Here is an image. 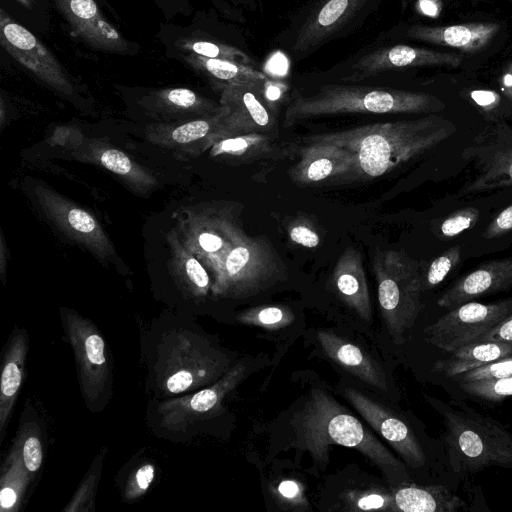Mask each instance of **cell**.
Returning <instances> with one entry per match:
<instances>
[{
	"instance_id": "cell-1",
	"label": "cell",
	"mask_w": 512,
	"mask_h": 512,
	"mask_svg": "<svg viewBox=\"0 0 512 512\" xmlns=\"http://www.w3.org/2000/svg\"><path fill=\"white\" fill-rule=\"evenodd\" d=\"M437 115L412 120L379 122L307 138L308 145L330 144L347 150L353 172L376 178L391 172L437 146L453 131Z\"/></svg>"
},
{
	"instance_id": "cell-2",
	"label": "cell",
	"mask_w": 512,
	"mask_h": 512,
	"mask_svg": "<svg viewBox=\"0 0 512 512\" xmlns=\"http://www.w3.org/2000/svg\"><path fill=\"white\" fill-rule=\"evenodd\" d=\"M293 427L294 445L308 450L317 462L325 464L328 446L337 444L357 449L389 476L406 475L402 463L325 390L311 391Z\"/></svg>"
},
{
	"instance_id": "cell-3",
	"label": "cell",
	"mask_w": 512,
	"mask_h": 512,
	"mask_svg": "<svg viewBox=\"0 0 512 512\" xmlns=\"http://www.w3.org/2000/svg\"><path fill=\"white\" fill-rule=\"evenodd\" d=\"M444 104L437 97L392 87L361 83H322L311 94L295 89L284 113V126L339 114H418L437 112Z\"/></svg>"
},
{
	"instance_id": "cell-4",
	"label": "cell",
	"mask_w": 512,
	"mask_h": 512,
	"mask_svg": "<svg viewBox=\"0 0 512 512\" xmlns=\"http://www.w3.org/2000/svg\"><path fill=\"white\" fill-rule=\"evenodd\" d=\"M384 0H308L273 39L293 63L358 30Z\"/></svg>"
},
{
	"instance_id": "cell-5",
	"label": "cell",
	"mask_w": 512,
	"mask_h": 512,
	"mask_svg": "<svg viewBox=\"0 0 512 512\" xmlns=\"http://www.w3.org/2000/svg\"><path fill=\"white\" fill-rule=\"evenodd\" d=\"M443 416L444 444L455 473L474 474L496 466L512 469V434L497 420L472 410L437 401Z\"/></svg>"
},
{
	"instance_id": "cell-6",
	"label": "cell",
	"mask_w": 512,
	"mask_h": 512,
	"mask_svg": "<svg viewBox=\"0 0 512 512\" xmlns=\"http://www.w3.org/2000/svg\"><path fill=\"white\" fill-rule=\"evenodd\" d=\"M381 314L394 342L401 344L422 308V274L405 252L377 251L372 259Z\"/></svg>"
},
{
	"instance_id": "cell-7",
	"label": "cell",
	"mask_w": 512,
	"mask_h": 512,
	"mask_svg": "<svg viewBox=\"0 0 512 512\" xmlns=\"http://www.w3.org/2000/svg\"><path fill=\"white\" fill-rule=\"evenodd\" d=\"M457 52H443L404 43L376 40L329 69L316 74L322 83H362L382 75L418 67H458Z\"/></svg>"
},
{
	"instance_id": "cell-8",
	"label": "cell",
	"mask_w": 512,
	"mask_h": 512,
	"mask_svg": "<svg viewBox=\"0 0 512 512\" xmlns=\"http://www.w3.org/2000/svg\"><path fill=\"white\" fill-rule=\"evenodd\" d=\"M287 276L286 266L264 236H245L226 256L216 273L214 294L241 299L261 293Z\"/></svg>"
},
{
	"instance_id": "cell-9",
	"label": "cell",
	"mask_w": 512,
	"mask_h": 512,
	"mask_svg": "<svg viewBox=\"0 0 512 512\" xmlns=\"http://www.w3.org/2000/svg\"><path fill=\"white\" fill-rule=\"evenodd\" d=\"M230 361L199 337L177 331L157 365V381L162 391L180 394L216 382L227 370Z\"/></svg>"
},
{
	"instance_id": "cell-10",
	"label": "cell",
	"mask_w": 512,
	"mask_h": 512,
	"mask_svg": "<svg viewBox=\"0 0 512 512\" xmlns=\"http://www.w3.org/2000/svg\"><path fill=\"white\" fill-rule=\"evenodd\" d=\"M512 314V298L494 302H466L456 306L426 327L425 339L446 352L479 342Z\"/></svg>"
},
{
	"instance_id": "cell-11",
	"label": "cell",
	"mask_w": 512,
	"mask_h": 512,
	"mask_svg": "<svg viewBox=\"0 0 512 512\" xmlns=\"http://www.w3.org/2000/svg\"><path fill=\"white\" fill-rule=\"evenodd\" d=\"M62 325L78 371L80 389L87 405L104 394L110 374L106 343L97 327L74 311L62 309Z\"/></svg>"
},
{
	"instance_id": "cell-12",
	"label": "cell",
	"mask_w": 512,
	"mask_h": 512,
	"mask_svg": "<svg viewBox=\"0 0 512 512\" xmlns=\"http://www.w3.org/2000/svg\"><path fill=\"white\" fill-rule=\"evenodd\" d=\"M267 85L257 82L216 84L220 90V104L227 111L209 140L216 143L238 135L272 133L276 124L265 94Z\"/></svg>"
},
{
	"instance_id": "cell-13",
	"label": "cell",
	"mask_w": 512,
	"mask_h": 512,
	"mask_svg": "<svg viewBox=\"0 0 512 512\" xmlns=\"http://www.w3.org/2000/svg\"><path fill=\"white\" fill-rule=\"evenodd\" d=\"M0 44L18 63L51 87L70 94L73 83L64 66L31 31L0 9Z\"/></svg>"
},
{
	"instance_id": "cell-14",
	"label": "cell",
	"mask_w": 512,
	"mask_h": 512,
	"mask_svg": "<svg viewBox=\"0 0 512 512\" xmlns=\"http://www.w3.org/2000/svg\"><path fill=\"white\" fill-rule=\"evenodd\" d=\"M501 28V24L497 22H472L447 26L401 24L382 33L378 39L422 42L475 54L487 49L499 35Z\"/></svg>"
},
{
	"instance_id": "cell-15",
	"label": "cell",
	"mask_w": 512,
	"mask_h": 512,
	"mask_svg": "<svg viewBox=\"0 0 512 512\" xmlns=\"http://www.w3.org/2000/svg\"><path fill=\"white\" fill-rule=\"evenodd\" d=\"M245 371V365L238 363L206 388L161 402L158 407L161 426L170 431H183L193 422L220 408L224 397L241 382Z\"/></svg>"
},
{
	"instance_id": "cell-16",
	"label": "cell",
	"mask_w": 512,
	"mask_h": 512,
	"mask_svg": "<svg viewBox=\"0 0 512 512\" xmlns=\"http://www.w3.org/2000/svg\"><path fill=\"white\" fill-rule=\"evenodd\" d=\"M344 396L363 419L377 431L413 468L425 464V453L412 429L388 408L353 388H346Z\"/></svg>"
},
{
	"instance_id": "cell-17",
	"label": "cell",
	"mask_w": 512,
	"mask_h": 512,
	"mask_svg": "<svg viewBox=\"0 0 512 512\" xmlns=\"http://www.w3.org/2000/svg\"><path fill=\"white\" fill-rule=\"evenodd\" d=\"M73 33L99 51L126 53L129 43L100 11L94 0H53Z\"/></svg>"
},
{
	"instance_id": "cell-18",
	"label": "cell",
	"mask_w": 512,
	"mask_h": 512,
	"mask_svg": "<svg viewBox=\"0 0 512 512\" xmlns=\"http://www.w3.org/2000/svg\"><path fill=\"white\" fill-rule=\"evenodd\" d=\"M512 288V256L486 262L456 281L438 299L452 309L475 298Z\"/></svg>"
},
{
	"instance_id": "cell-19",
	"label": "cell",
	"mask_w": 512,
	"mask_h": 512,
	"mask_svg": "<svg viewBox=\"0 0 512 512\" xmlns=\"http://www.w3.org/2000/svg\"><path fill=\"white\" fill-rule=\"evenodd\" d=\"M332 284L341 300L361 319L368 322L372 320V306L363 261L356 248L348 246L343 251L335 265Z\"/></svg>"
},
{
	"instance_id": "cell-20",
	"label": "cell",
	"mask_w": 512,
	"mask_h": 512,
	"mask_svg": "<svg viewBox=\"0 0 512 512\" xmlns=\"http://www.w3.org/2000/svg\"><path fill=\"white\" fill-rule=\"evenodd\" d=\"M317 339L325 354L340 367L363 382L387 391L386 377L381 366L357 345L325 330L317 332Z\"/></svg>"
},
{
	"instance_id": "cell-21",
	"label": "cell",
	"mask_w": 512,
	"mask_h": 512,
	"mask_svg": "<svg viewBox=\"0 0 512 512\" xmlns=\"http://www.w3.org/2000/svg\"><path fill=\"white\" fill-rule=\"evenodd\" d=\"M353 172V159L344 148L330 144H312L301 150V157L291 171L300 183H316Z\"/></svg>"
},
{
	"instance_id": "cell-22",
	"label": "cell",
	"mask_w": 512,
	"mask_h": 512,
	"mask_svg": "<svg viewBox=\"0 0 512 512\" xmlns=\"http://www.w3.org/2000/svg\"><path fill=\"white\" fill-rule=\"evenodd\" d=\"M27 336L22 331H14L4 353L0 381V442L3 441L6 428L14 408L24 375Z\"/></svg>"
},
{
	"instance_id": "cell-23",
	"label": "cell",
	"mask_w": 512,
	"mask_h": 512,
	"mask_svg": "<svg viewBox=\"0 0 512 512\" xmlns=\"http://www.w3.org/2000/svg\"><path fill=\"white\" fill-rule=\"evenodd\" d=\"M397 511L455 512L466 510V503L442 485L401 484L393 493Z\"/></svg>"
},
{
	"instance_id": "cell-24",
	"label": "cell",
	"mask_w": 512,
	"mask_h": 512,
	"mask_svg": "<svg viewBox=\"0 0 512 512\" xmlns=\"http://www.w3.org/2000/svg\"><path fill=\"white\" fill-rule=\"evenodd\" d=\"M510 355H512V344L510 343L479 341L454 350L448 358L436 362L433 370L454 378L457 375Z\"/></svg>"
},
{
	"instance_id": "cell-25",
	"label": "cell",
	"mask_w": 512,
	"mask_h": 512,
	"mask_svg": "<svg viewBox=\"0 0 512 512\" xmlns=\"http://www.w3.org/2000/svg\"><path fill=\"white\" fill-rule=\"evenodd\" d=\"M183 59L191 68L208 77L215 84L241 82L275 83L259 68L236 61L207 58L193 54H185Z\"/></svg>"
},
{
	"instance_id": "cell-26",
	"label": "cell",
	"mask_w": 512,
	"mask_h": 512,
	"mask_svg": "<svg viewBox=\"0 0 512 512\" xmlns=\"http://www.w3.org/2000/svg\"><path fill=\"white\" fill-rule=\"evenodd\" d=\"M31 478L24 465L19 444L15 441L2 467L0 478V510L2 512H14L19 509Z\"/></svg>"
},
{
	"instance_id": "cell-27",
	"label": "cell",
	"mask_w": 512,
	"mask_h": 512,
	"mask_svg": "<svg viewBox=\"0 0 512 512\" xmlns=\"http://www.w3.org/2000/svg\"><path fill=\"white\" fill-rule=\"evenodd\" d=\"M179 50L207 58L236 61L259 68L254 57L241 48L212 38L188 37L177 42Z\"/></svg>"
},
{
	"instance_id": "cell-28",
	"label": "cell",
	"mask_w": 512,
	"mask_h": 512,
	"mask_svg": "<svg viewBox=\"0 0 512 512\" xmlns=\"http://www.w3.org/2000/svg\"><path fill=\"white\" fill-rule=\"evenodd\" d=\"M155 98L158 104L175 110H195L211 114H219L226 111L222 104L217 105L187 88L161 90L156 93Z\"/></svg>"
},
{
	"instance_id": "cell-29",
	"label": "cell",
	"mask_w": 512,
	"mask_h": 512,
	"mask_svg": "<svg viewBox=\"0 0 512 512\" xmlns=\"http://www.w3.org/2000/svg\"><path fill=\"white\" fill-rule=\"evenodd\" d=\"M272 138L270 134L250 133L228 137L214 143L213 155L253 156L268 150Z\"/></svg>"
},
{
	"instance_id": "cell-30",
	"label": "cell",
	"mask_w": 512,
	"mask_h": 512,
	"mask_svg": "<svg viewBox=\"0 0 512 512\" xmlns=\"http://www.w3.org/2000/svg\"><path fill=\"white\" fill-rule=\"evenodd\" d=\"M105 451L103 450L94 460L89 472L83 478L68 505L65 512L94 511L95 495L99 481Z\"/></svg>"
},
{
	"instance_id": "cell-31",
	"label": "cell",
	"mask_w": 512,
	"mask_h": 512,
	"mask_svg": "<svg viewBox=\"0 0 512 512\" xmlns=\"http://www.w3.org/2000/svg\"><path fill=\"white\" fill-rule=\"evenodd\" d=\"M293 312L283 306H261L242 312L238 321L244 324L276 330L290 325L294 321Z\"/></svg>"
},
{
	"instance_id": "cell-32",
	"label": "cell",
	"mask_w": 512,
	"mask_h": 512,
	"mask_svg": "<svg viewBox=\"0 0 512 512\" xmlns=\"http://www.w3.org/2000/svg\"><path fill=\"white\" fill-rule=\"evenodd\" d=\"M345 499L349 509L353 511H397L393 495L382 488L352 491Z\"/></svg>"
},
{
	"instance_id": "cell-33",
	"label": "cell",
	"mask_w": 512,
	"mask_h": 512,
	"mask_svg": "<svg viewBox=\"0 0 512 512\" xmlns=\"http://www.w3.org/2000/svg\"><path fill=\"white\" fill-rule=\"evenodd\" d=\"M458 384L465 393L487 401H499L512 396V375L494 379L458 382Z\"/></svg>"
},
{
	"instance_id": "cell-34",
	"label": "cell",
	"mask_w": 512,
	"mask_h": 512,
	"mask_svg": "<svg viewBox=\"0 0 512 512\" xmlns=\"http://www.w3.org/2000/svg\"><path fill=\"white\" fill-rule=\"evenodd\" d=\"M16 441L19 444L24 465L30 475L36 473L43 462V448L38 428L32 423L23 427Z\"/></svg>"
},
{
	"instance_id": "cell-35",
	"label": "cell",
	"mask_w": 512,
	"mask_h": 512,
	"mask_svg": "<svg viewBox=\"0 0 512 512\" xmlns=\"http://www.w3.org/2000/svg\"><path fill=\"white\" fill-rule=\"evenodd\" d=\"M225 112L212 115L208 119L193 120L178 126L172 132L173 140L178 143H190L206 136L210 138L217 130Z\"/></svg>"
},
{
	"instance_id": "cell-36",
	"label": "cell",
	"mask_w": 512,
	"mask_h": 512,
	"mask_svg": "<svg viewBox=\"0 0 512 512\" xmlns=\"http://www.w3.org/2000/svg\"><path fill=\"white\" fill-rule=\"evenodd\" d=\"M460 260V247L453 246L435 258L422 276L423 291L440 284Z\"/></svg>"
},
{
	"instance_id": "cell-37",
	"label": "cell",
	"mask_w": 512,
	"mask_h": 512,
	"mask_svg": "<svg viewBox=\"0 0 512 512\" xmlns=\"http://www.w3.org/2000/svg\"><path fill=\"white\" fill-rule=\"evenodd\" d=\"M512 375V355L502 357L454 377L458 382L494 379Z\"/></svg>"
},
{
	"instance_id": "cell-38",
	"label": "cell",
	"mask_w": 512,
	"mask_h": 512,
	"mask_svg": "<svg viewBox=\"0 0 512 512\" xmlns=\"http://www.w3.org/2000/svg\"><path fill=\"white\" fill-rule=\"evenodd\" d=\"M479 219V211L473 207L457 210L448 216L441 224V233L447 237H455L461 232L473 227Z\"/></svg>"
},
{
	"instance_id": "cell-39",
	"label": "cell",
	"mask_w": 512,
	"mask_h": 512,
	"mask_svg": "<svg viewBox=\"0 0 512 512\" xmlns=\"http://www.w3.org/2000/svg\"><path fill=\"white\" fill-rule=\"evenodd\" d=\"M155 477V467L151 463L141 465L129 478L124 497L126 500H134L146 493Z\"/></svg>"
},
{
	"instance_id": "cell-40",
	"label": "cell",
	"mask_w": 512,
	"mask_h": 512,
	"mask_svg": "<svg viewBox=\"0 0 512 512\" xmlns=\"http://www.w3.org/2000/svg\"><path fill=\"white\" fill-rule=\"evenodd\" d=\"M185 272L193 290L197 295H206L210 287V279L203 266L193 257L187 259Z\"/></svg>"
},
{
	"instance_id": "cell-41",
	"label": "cell",
	"mask_w": 512,
	"mask_h": 512,
	"mask_svg": "<svg viewBox=\"0 0 512 512\" xmlns=\"http://www.w3.org/2000/svg\"><path fill=\"white\" fill-rule=\"evenodd\" d=\"M277 496L290 505H307L301 484L295 480H283L276 488Z\"/></svg>"
},
{
	"instance_id": "cell-42",
	"label": "cell",
	"mask_w": 512,
	"mask_h": 512,
	"mask_svg": "<svg viewBox=\"0 0 512 512\" xmlns=\"http://www.w3.org/2000/svg\"><path fill=\"white\" fill-rule=\"evenodd\" d=\"M102 164L112 172L127 174L131 170V161L123 152L109 149L101 155Z\"/></svg>"
},
{
	"instance_id": "cell-43",
	"label": "cell",
	"mask_w": 512,
	"mask_h": 512,
	"mask_svg": "<svg viewBox=\"0 0 512 512\" xmlns=\"http://www.w3.org/2000/svg\"><path fill=\"white\" fill-rule=\"evenodd\" d=\"M512 230V205L502 210L488 225L483 236L487 239L498 237Z\"/></svg>"
},
{
	"instance_id": "cell-44",
	"label": "cell",
	"mask_w": 512,
	"mask_h": 512,
	"mask_svg": "<svg viewBox=\"0 0 512 512\" xmlns=\"http://www.w3.org/2000/svg\"><path fill=\"white\" fill-rule=\"evenodd\" d=\"M67 221L77 232L88 234L97 228L94 218L84 210L72 208L68 211Z\"/></svg>"
},
{
	"instance_id": "cell-45",
	"label": "cell",
	"mask_w": 512,
	"mask_h": 512,
	"mask_svg": "<svg viewBox=\"0 0 512 512\" xmlns=\"http://www.w3.org/2000/svg\"><path fill=\"white\" fill-rule=\"evenodd\" d=\"M290 239L301 246L314 248L319 245V235L309 226L297 224L289 228Z\"/></svg>"
},
{
	"instance_id": "cell-46",
	"label": "cell",
	"mask_w": 512,
	"mask_h": 512,
	"mask_svg": "<svg viewBox=\"0 0 512 512\" xmlns=\"http://www.w3.org/2000/svg\"><path fill=\"white\" fill-rule=\"evenodd\" d=\"M480 341H501L512 344V314L488 332Z\"/></svg>"
},
{
	"instance_id": "cell-47",
	"label": "cell",
	"mask_w": 512,
	"mask_h": 512,
	"mask_svg": "<svg viewBox=\"0 0 512 512\" xmlns=\"http://www.w3.org/2000/svg\"><path fill=\"white\" fill-rule=\"evenodd\" d=\"M471 98L483 108H491L499 103L500 97L497 93L489 90H475L471 92Z\"/></svg>"
},
{
	"instance_id": "cell-48",
	"label": "cell",
	"mask_w": 512,
	"mask_h": 512,
	"mask_svg": "<svg viewBox=\"0 0 512 512\" xmlns=\"http://www.w3.org/2000/svg\"><path fill=\"white\" fill-rule=\"evenodd\" d=\"M418 7L423 14L429 17H437L441 10L439 0H419Z\"/></svg>"
},
{
	"instance_id": "cell-49",
	"label": "cell",
	"mask_w": 512,
	"mask_h": 512,
	"mask_svg": "<svg viewBox=\"0 0 512 512\" xmlns=\"http://www.w3.org/2000/svg\"><path fill=\"white\" fill-rule=\"evenodd\" d=\"M501 83L503 91L512 98V64L503 73Z\"/></svg>"
},
{
	"instance_id": "cell-50",
	"label": "cell",
	"mask_w": 512,
	"mask_h": 512,
	"mask_svg": "<svg viewBox=\"0 0 512 512\" xmlns=\"http://www.w3.org/2000/svg\"><path fill=\"white\" fill-rule=\"evenodd\" d=\"M226 6L228 11H231L238 21H244L243 14L237 8L239 6L238 0H216Z\"/></svg>"
},
{
	"instance_id": "cell-51",
	"label": "cell",
	"mask_w": 512,
	"mask_h": 512,
	"mask_svg": "<svg viewBox=\"0 0 512 512\" xmlns=\"http://www.w3.org/2000/svg\"><path fill=\"white\" fill-rule=\"evenodd\" d=\"M238 3L242 8L249 11H262L263 9V0H238Z\"/></svg>"
},
{
	"instance_id": "cell-52",
	"label": "cell",
	"mask_w": 512,
	"mask_h": 512,
	"mask_svg": "<svg viewBox=\"0 0 512 512\" xmlns=\"http://www.w3.org/2000/svg\"><path fill=\"white\" fill-rule=\"evenodd\" d=\"M15 1L27 9H32V7L34 6V3H35L34 0H15Z\"/></svg>"
},
{
	"instance_id": "cell-53",
	"label": "cell",
	"mask_w": 512,
	"mask_h": 512,
	"mask_svg": "<svg viewBox=\"0 0 512 512\" xmlns=\"http://www.w3.org/2000/svg\"><path fill=\"white\" fill-rule=\"evenodd\" d=\"M507 173L510 176V178L512 179V162L509 164V166L507 168Z\"/></svg>"
}]
</instances>
